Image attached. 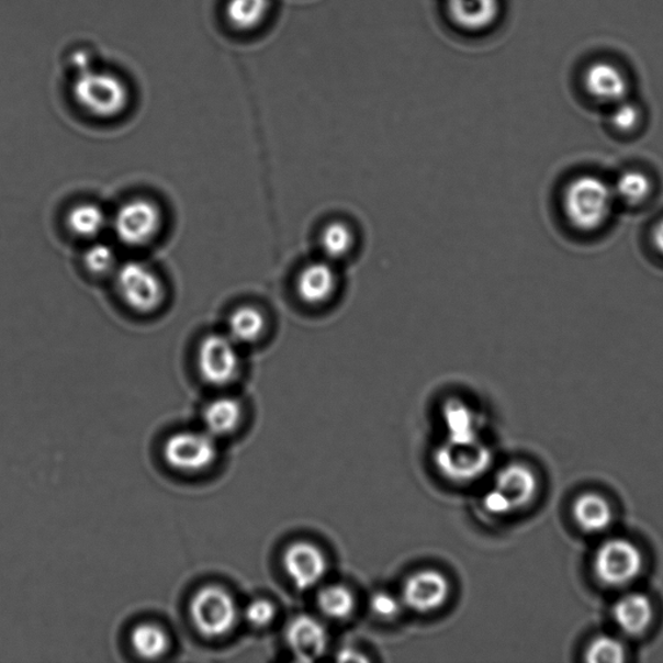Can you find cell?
Masks as SVG:
<instances>
[{"mask_svg":"<svg viewBox=\"0 0 663 663\" xmlns=\"http://www.w3.org/2000/svg\"><path fill=\"white\" fill-rule=\"evenodd\" d=\"M618 204L611 182L595 172L568 180L560 193V212L574 233L599 234L615 217Z\"/></svg>","mask_w":663,"mask_h":663,"instance_id":"obj_1","label":"cell"},{"mask_svg":"<svg viewBox=\"0 0 663 663\" xmlns=\"http://www.w3.org/2000/svg\"><path fill=\"white\" fill-rule=\"evenodd\" d=\"M113 281L122 304L135 314L150 315L160 312L168 297L160 273L139 259L120 263L113 273Z\"/></svg>","mask_w":663,"mask_h":663,"instance_id":"obj_2","label":"cell"},{"mask_svg":"<svg viewBox=\"0 0 663 663\" xmlns=\"http://www.w3.org/2000/svg\"><path fill=\"white\" fill-rule=\"evenodd\" d=\"M71 93L81 110L100 120L119 117L130 102L127 86L120 77L90 68L76 78Z\"/></svg>","mask_w":663,"mask_h":663,"instance_id":"obj_3","label":"cell"},{"mask_svg":"<svg viewBox=\"0 0 663 663\" xmlns=\"http://www.w3.org/2000/svg\"><path fill=\"white\" fill-rule=\"evenodd\" d=\"M538 477L529 465L509 463L497 471L493 485L482 496V508L494 517H507L535 502Z\"/></svg>","mask_w":663,"mask_h":663,"instance_id":"obj_4","label":"cell"},{"mask_svg":"<svg viewBox=\"0 0 663 663\" xmlns=\"http://www.w3.org/2000/svg\"><path fill=\"white\" fill-rule=\"evenodd\" d=\"M164 212L157 201L149 198H132L115 209L110 228L115 239L130 249H144L161 235Z\"/></svg>","mask_w":663,"mask_h":663,"instance_id":"obj_5","label":"cell"},{"mask_svg":"<svg viewBox=\"0 0 663 663\" xmlns=\"http://www.w3.org/2000/svg\"><path fill=\"white\" fill-rule=\"evenodd\" d=\"M436 470L446 481L468 485L479 481L494 463L492 447L484 439L473 442H453L449 439L434 452Z\"/></svg>","mask_w":663,"mask_h":663,"instance_id":"obj_6","label":"cell"},{"mask_svg":"<svg viewBox=\"0 0 663 663\" xmlns=\"http://www.w3.org/2000/svg\"><path fill=\"white\" fill-rule=\"evenodd\" d=\"M190 616L194 629L209 639H221L235 630L241 610L233 594L218 585H207L193 595Z\"/></svg>","mask_w":663,"mask_h":663,"instance_id":"obj_7","label":"cell"},{"mask_svg":"<svg viewBox=\"0 0 663 663\" xmlns=\"http://www.w3.org/2000/svg\"><path fill=\"white\" fill-rule=\"evenodd\" d=\"M241 349L225 330L205 335L196 350L201 379L215 387L234 384L243 371Z\"/></svg>","mask_w":663,"mask_h":663,"instance_id":"obj_8","label":"cell"},{"mask_svg":"<svg viewBox=\"0 0 663 663\" xmlns=\"http://www.w3.org/2000/svg\"><path fill=\"white\" fill-rule=\"evenodd\" d=\"M644 559L630 539L616 537L605 540L596 550L594 571L603 585L622 588L636 582L643 571Z\"/></svg>","mask_w":663,"mask_h":663,"instance_id":"obj_9","label":"cell"},{"mask_svg":"<svg viewBox=\"0 0 663 663\" xmlns=\"http://www.w3.org/2000/svg\"><path fill=\"white\" fill-rule=\"evenodd\" d=\"M218 439L205 430H186L172 435L164 445V459L172 470L201 473L218 459Z\"/></svg>","mask_w":663,"mask_h":663,"instance_id":"obj_10","label":"cell"},{"mask_svg":"<svg viewBox=\"0 0 663 663\" xmlns=\"http://www.w3.org/2000/svg\"><path fill=\"white\" fill-rule=\"evenodd\" d=\"M341 285L338 265L322 257L301 266L293 283L295 299L310 310H323L334 304Z\"/></svg>","mask_w":663,"mask_h":663,"instance_id":"obj_11","label":"cell"},{"mask_svg":"<svg viewBox=\"0 0 663 663\" xmlns=\"http://www.w3.org/2000/svg\"><path fill=\"white\" fill-rule=\"evenodd\" d=\"M400 596L407 610L416 615H434L449 603L451 583L437 569H419L403 581Z\"/></svg>","mask_w":663,"mask_h":663,"instance_id":"obj_12","label":"cell"},{"mask_svg":"<svg viewBox=\"0 0 663 663\" xmlns=\"http://www.w3.org/2000/svg\"><path fill=\"white\" fill-rule=\"evenodd\" d=\"M286 578L300 591L318 588L327 578L329 560L322 547L310 540H295L281 557Z\"/></svg>","mask_w":663,"mask_h":663,"instance_id":"obj_13","label":"cell"},{"mask_svg":"<svg viewBox=\"0 0 663 663\" xmlns=\"http://www.w3.org/2000/svg\"><path fill=\"white\" fill-rule=\"evenodd\" d=\"M284 640L295 660L315 661L327 652L329 633L326 625L319 618L312 615H299L286 623Z\"/></svg>","mask_w":663,"mask_h":663,"instance_id":"obj_14","label":"cell"},{"mask_svg":"<svg viewBox=\"0 0 663 663\" xmlns=\"http://www.w3.org/2000/svg\"><path fill=\"white\" fill-rule=\"evenodd\" d=\"M583 86L588 97L600 104L613 106L629 98V78L615 63L591 64L583 75Z\"/></svg>","mask_w":663,"mask_h":663,"instance_id":"obj_15","label":"cell"},{"mask_svg":"<svg viewBox=\"0 0 663 663\" xmlns=\"http://www.w3.org/2000/svg\"><path fill=\"white\" fill-rule=\"evenodd\" d=\"M445 439L453 442H473L482 438L484 420L477 409L463 400L450 398L441 411Z\"/></svg>","mask_w":663,"mask_h":663,"instance_id":"obj_16","label":"cell"},{"mask_svg":"<svg viewBox=\"0 0 663 663\" xmlns=\"http://www.w3.org/2000/svg\"><path fill=\"white\" fill-rule=\"evenodd\" d=\"M270 326L265 310L247 304L235 307L228 314L225 332L237 345L247 348L261 344L268 337Z\"/></svg>","mask_w":663,"mask_h":663,"instance_id":"obj_17","label":"cell"},{"mask_svg":"<svg viewBox=\"0 0 663 663\" xmlns=\"http://www.w3.org/2000/svg\"><path fill=\"white\" fill-rule=\"evenodd\" d=\"M452 23L468 32L486 31L501 12L499 0H445Z\"/></svg>","mask_w":663,"mask_h":663,"instance_id":"obj_18","label":"cell"},{"mask_svg":"<svg viewBox=\"0 0 663 663\" xmlns=\"http://www.w3.org/2000/svg\"><path fill=\"white\" fill-rule=\"evenodd\" d=\"M618 629L627 637H640L653 621V605L644 594L629 593L619 597L613 608Z\"/></svg>","mask_w":663,"mask_h":663,"instance_id":"obj_19","label":"cell"},{"mask_svg":"<svg viewBox=\"0 0 663 663\" xmlns=\"http://www.w3.org/2000/svg\"><path fill=\"white\" fill-rule=\"evenodd\" d=\"M111 215L95 201H79L71 205L65 217V225L79 240L93 241L110 228Z\"/></svg>","mask_w":663,"mask_h":663,"instance_id":"obj_20","label":"cell"},{"mask_svg":"<svg viewBox=\"0 0 663 663\" xmlns=\"http://www.w3.org/2000/svg\"><path fill=\"white\" fill-rule=\"evenodd\" d=\"M611 187L618 207H643L650 203L655 192L654 179L650 172L638 168L619 172L615 180H611Z\"/></svg>","mask_w":663,"mask_h":663,"instance_id":"obj_21","label":"cell"},{"mask_svg":"<svg viewBox=\"0 0 663 663\" xmlns=\"http://www.w3.org/2000/svg\"><path fill=\"white\" fill-rule=\"evenodd\" d=\"M319 257L340 265L355 256L358 247V235L348 222L335 220L326 223L318 234Z\"/></svg>","mask_w":663,"mask_h":663,"instance_id":"obj_22","label":"cell"},{"mask_svg":"<svg viewBox=\"0 0 663 663\" xmlns=\"http://www.w3.org/2000/svg\"><path fill=\"white\" fill-rule=\"evenodd\" d=\"M243 417L240 401L228 395L217 396L203 411L204 430L217 439L227 437L239 429Z\"/></svg>","mask_w":663,"mask_h":663,"instance_id":"obj_23","label":"cell"},{"mask_svg":"<svg viewBox=\"0 0 663 663\" xmlns=\"http://www.w3.org/2000/svg\"><path fill=\"white\" fill-rule=\"evenodd\" d=\"M573 516L581 530L588 535H600L610 528L613 509L610 503L600 494L586 493L576 497Z\"/></svg>","mask_w":663,"mask_h":663,"instance_id":"obj_24","label":"cell"},{"mask_svg":"<svg viewBox=\"0 0 663 663\" xmlns=\"http://www.w3.org/2000/svg\"><path fill=\"white\" fill-rule=\"evenodd\" d=\"M316 607L321 615L332 622H346L355 616L357 597L352 591L341 583L321 586L316 595Z\"/></svg>","mask_w":663,"mask_h":663,"instance_id":"obj_25","label":"cell"},{"mask_svg":"<svg viewBox=\"0 0 663 663\" xmlns=\"http://www.w3.org/2000/svg\"><path fill=\"white\" fill-rule=\"evenodd\" d=\"M132 647L144 660H158L169 652V633L156 623H141L132 631Z\"/></svg>","mask_w":663,"mask_h":663,"instance_id":"obj_26","label":"cell"},{"mask_svg":"<svg viewBox=\"0 0 663 663\" xmlns=\"http://www.w3.org/2000/svg\"><path fill=\"white\" fill-rule=\"evenodd\" d=\"M270 0H228L226 18L237 31H254L270 11Z\"/></svg>","mask_w":663,"mask_h":663,"instance_id":"obj_27","label":"cell"},{"mask_svg":"<svg viewBox=\"0 0 663 663\" xmlns=\"http://www.w3.org/2000/svg\"><path fill=\"white\" fill-rule=\"evenodd\" d=\"M82 263L91 277H113L120 266L117 251L111 244L93 240L82 255Z\"/></svg>","mask_w":663,"mask_h":663,"instance_id":"obj_28","label":"cell"},{"mask_svg":"<svg viewBox=\"0 0 663 663\" xmlns=\"http://www.w3.org/2000/svg\"><path fill=\"white\" fill-rule=\"evenodd\" d=\"M627 658L626 645L621 639L603 636L591 641L586 660L593 663H619Z\"/></svg>","mask_w":663,"mask_h":663,"instance_id":"obj_29","label":"cell"},{"mask_svg":"<svg viewBox=\"0 0 663 663\" xmlns=\"http://www.w3.org/2000/svg\"><path fill=\"white\" fill-rule=\"evenodd\" d=\"M609 124L616 133L621 135L636 134L643 124V113L640 108L629 99L611 106Z\"/></svg>","mask_w":663,"mask_h":663,"instance_id":"obj_30","label":"cell"},{"mask_svg":"<svg viewBox=\"0 0 663 663\" xmlns=\"http://www.w3.org/2000/svg\"><path fill=\"white\" fill-rule=\"evenodd\" d=\"M371 615L381 622H393L402 616L405 605L400 594L395 595L387 589H378L369 599Z\"/></svg>","mask_w":663,"mask_h":663,"instance_id":"obj_31","label":"cell"},{"mask_svg":"<svg viewBox=\"0 0 663 663\" xmlns=\"http://www.w3.org/2000/svg\"><path fill=\"white\" fill-rule=\"evenodd\" d=\"M241 616L254 629H268L278 617V608L271 600L258 597L247 604Z\"/></svg>","mask_w":663,"mask_h":663,"instance_id":"obj_32","label":"cell"},{"mask_svg":"<svg viewBox=\"0 0 663 663\" xmlns=\"http://www.w3.org/2000/svg\"><path fill=\"white\" fill-rule=\"evenodd\" d=\"M650 244L654 254L663 258V215L651 227Z\"/></svg>","mask_w":663,"mask_h":663,"instance_id":"obj_33","label":"cell"},{"mask_svg":"<svg viewBox=\"0 0 663 663\" xmlns=\"http://www.w3.org/2000/svg\"><path fill=\"white\" fill-rule=\"evenodd\" d=\"M338 660L341 661H366V658H362V655H360L358 652L351 651V650H345L340 653V655H337Z\"/></svg>","mask_w":663,"mask_h":663,"instance_id":"obj_34","label":"cell"}]
</instances>
